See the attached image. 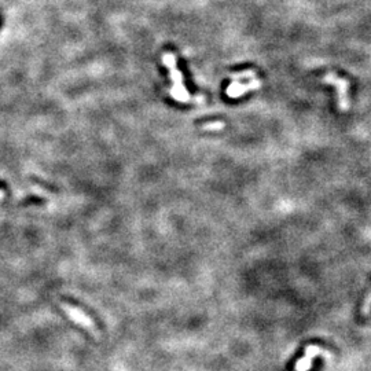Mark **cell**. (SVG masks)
<instances>
[{"mask_svg":"<svg viewBox=\"0 0 371 371\" xmlns=\"http://www.w3.org/2000/svg\"><path fill=\"white\" fill-rule=\"evenodd\" d=\"M162 62L164 65L169 69V76L172 80V88L169 90V94L175 100L181 102V103H189L193 100L191 95L189 94V91L185 90L184 83H183V76H181V71L176 67V58L171 53H165L162 57Z\"/></svg>","mask_w":371,"mask_h":371,"instance_id":"obj_1","label":"cell"},{"mask_svg":"<svg viewBox=\"0 0 371 371\" xmlns=\"http://www.w3.org/2000/svg\"><path fill=\"white\" fill-rule=\"evenodd\" d=\"M61 308L62 311L67 315V318L70 319V320H73L75 323H77L83 328H86L91 336L95 337V340H99L100 338L99 328H98L96 323L94 322V319L91 318V316H88L83 309H80L79 307H75V305L71 304H66V303H62Z\"/></svg>","mask_w":371,"mask_h":371,"instance_id":"obj_2","label":"cell"},{"mask_svg":"<svg viewBox=\"0 0 371 371\" xmlns=\"http://www.w3.org/2000/svg\"><path fill=\"white\" fill-rule=\"evenodd\" d=\"M324 83L331 84L337 90L338 96V109L341 112H347L349 109V98H348V90H349V83L345 79L338 77L336 73H327L323 77Z\"/></svg>","mask_w":371,"mask_h":371,"instance_id":"obj_3","label":"cell"},{"mask_svg":"<svg viewBox=\"0 0 371 371\" xmlns=\"http://www.w3.org/2000/svg\"><path fill=\"white\" fill-rule=\"evenodd\" d=\"M257 88H260V81L257 80V77L256 79H252L249 83H242L239 79L233 76V83L230 84V87L227 88L226 92H227V95L230 98H239V96L246 94L249 91L257 90Z\"/></svg>","mask_w":371,"mask_h":371,"instance_id":"obj_4","label":"cell"},{"mask_svg":"<svg viewBox=\"0 0 371 371\" xmlns=\"http://www.w3.org/2000/svg\"><path fill=\"white\" fill-rule=\"evenodd\" d=\"M323 351L316 345H309L305 348V356L301 357L299 362L295 363V371H308L312 366L314 359L319 355H322Z\"/></svg>","mask_w":371,"mask_h":371,"instance_id":"obj_5","label":"cell"},{"mask_svg":"<svg viewBox=\"0 0 371 371\" xmlns=\"http://www.w3.org/2000/svg\"><path fill=\"white\" fill-rule=\"evenodd\" d=\"M371 312V290L368 291V294L366 295V299L363 301V305H362V314L364 316H368Z\"/></svg>","mask_w":371,"mask_h":371,"instance_id":"obj_6","label":"cell"},{"mask_svg":"<svg viewBox=\"0 0 371 371\" xmlns=\"http://www.w3.org/2000/svg\"><path fill=\"white\" fill-rule=\"evenodd\" d=\"M204 128H210V129H214V128H224V123H210V124H205Z\"/></svg>","mask_w":371,"mask_h":371,"instance_id":"obj_7","label":"cell"}]
</instances>
